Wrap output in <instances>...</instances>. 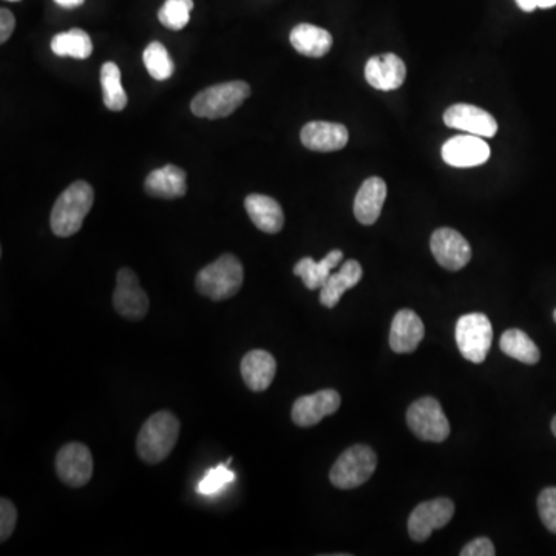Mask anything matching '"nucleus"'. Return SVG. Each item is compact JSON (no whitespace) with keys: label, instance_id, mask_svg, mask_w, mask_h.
Instances as JSON below:
<instances>
[{"label":"nucleus","instance_id":"obj_1","mask_svg":"<svg viewBox=\"0 0 556 556\" xmlns=\"http://www.w3.org/2000/svg\"><path fill=\"white\" fill-rule=\"evenodd\" d=\"M180 438V421L170 411H158L144 422L136 439V453L146 464L169 458Z\"/></svg>","mask_w":556,"mask_h":556},{"label":"nucleus","instance_id":"obj_2","mask_svg":"<svg viewBox=\"0 0 556 556\" xmlns=\"http://www.w3.org/2000/svg\"><path fill=\"white\" fill-rule=\"evenodd\" d=\"M95 201L93 187L87 181H75L72 186L59 195L53 211H51L50 226L53 234L67 238L81 231L85 217Z\"/></svg>","mask_w":556,"mask_h":556},{"label":"nucleus","instance_id":"obj_3","mask_svg":"<svg viewBox=\"0 0 556 556\" xmlns=\"http://www.w3.org/2000/svg\"><path fill=\"white\" fill-rule=\"evenodd\" d=\"M245 280L243 265L235 255L224 254L204 266L195 278V288L212 302H223L238 294Z\"/></svg>","mask_w":556,"mask_h":556},{"label":"nucleus","instance_id":"obj_4","mask_svg":"<svg viewBox=\"0 0 556 556\" xmlns=\"http://www.w3.org/2000/svg\"><path fill=\"white\" fill-rule=\"evenodd\" d=\"M249 96H251V85L248 82H223L201 90L190 102V110L198 118H228L243 106V102Z\"/></svg>","mask_w":556,"mask_h":556},{"label":"nucleus","instance_id":"obj_5","mask_svg":"<svg viewBox=\"0 0 556 556\" xmlns=\"http://www.w3.org/2000/svg\"><path fill=\"white\" fill-rule=\"evenodd\" d=\"M377 456L368 445H354L343 451L329 472L331 484L340 490H353L370 481L376 472Z\"/></svg>","mask_w":556,"mask_h":556},{"label":"nucleus","instance_id":"obj_6","mask_svg":"<svg viewBox=\"0 0 556 556\" xmlns=\"http://www.w3.org/2000/svg\"><path fill=\"white\" fill-rule=\"evenodd\" d=\"M492 340V323L489 317L481 312L465 314L456 323V343L468 362H484L492 346Z\"/></svg>","mask_w":556,"mask_h":556},{"label":"nucleus","instance_id":"obj_7","mask_svg":"<svg viewBox=\"0 0 556 556\" xmlns=\"http://www.w3.org/2000/svg\"><path fill=\"white\" fill-rule=\"evenodd\" d=\"M407 422L417 438L428 442H444L450 436V422L433 397H422L407 411Z\"/></svg>","mask_w":556,"mask_h":556},{"label":"nucleus","instance_id":"obj_8","mask_svg":"<svg viewBox=\"0 0 556 556\" xmlns=\"http://www.w3.org/2000/svg\"><path fill=\"white\" fill-rule=\"evenodd\" d=\"M453 515H455V504L448 498L422 502L408 519V533L411 540L417 543L427 541L434 530L447 526Z\"/></svg>","mask_w":556,"mask_h":556},{"label":"nucleus","instance_id":"obj_9","mask_svg":"<svg viewBox=\"0 0 556 556\" xmlns=\"http://www.w3.org/2000/svg\"><path fill=\"white\" fill-rule=\"evenodd\" d=\"M149 297L139 286L138 277L130 268L119 269L113 292V308L127 320H143L149 311Z\"/></svg>","mask_w":556,"mask_h":556},{"label":"nucleus","instance_id":"obj_10","mask_svg":"<svg viewBox=\"0 0 556 556\" xmlns=\"http://www.w3.org/2000/svg\"><path fill=\"white\" fill-rule=\"evenodd\" d=\"M56 473L68 487L79 489L89 484L93 476V456L87 445L70 442L56 456Z\"/></svg>","mask_w":556,"mask_h":556},{"label":"nucleus","instance_id":"obj_11","mask_svg":"<svg viewBox=\"0 0 556 556\" xmlns=\"http://www.w3.org/2000/svg\"><path fill=\"white\" fill-rule=\"evenodd\" d=\"M430 246L436 262L448 271H459L472 260V248L455 229L441 228L434 231Z\"/></svg>","mask_w":556,"mask_h":556},{"label":"nucleus","instance_id":"obj_12","mask_svg":"<svg viewBox=\"0 0 556 556\" xmlns=\"http://www.w3.org/2000/svg\"><path fill=\"white\" fill-rule=\"evenodd\" d=\"M340 404L342 397L336 390H320L309 396L299 397L292 407V421L299 427H314L323 417L336 413Z\"/></svg>","mask_w":556,"mask_h":556},{"label":"nucleus","instance_id":"obj_13","mask_svg":"<svg viewBox=\"0 0 556 556\" xmlns=\"http://www.w3.org/2000/svg\"><path fill=\"white\" fill-rule=\"evenodd\" d=\"M489 144L481 136H455L442 146V160L451 167H476L489 161Z\"/></svg>","mask_w":556,"mask_h":556},{"label":"nucleus","instance_id":"obj_14","mask_svg":"<svg viewBox=\"0 0 556 556\" xmlns=\"http://www.w3.org/2000/svg\"><path fill=\"white\" fill-rule=\"evenodd\" d=\"M445 126L464 130L470 135L493 138L498 132V123L489 112L470 104H455L444 113Z\"/></svg>","mask_w":556,"mask_h":556},{"label":"nucleus","instance_id":"obj_15","mask_svg":"<svg viewBox=\"0 0 556 556\" xmlns=\"http://www.w3.org/2000/svg\"><path fill=\"white\" fill-rule=\"evenodd\" d=\"M365 78L374 89L390 92L401 87L407 78L404 61L394 53L373 56L365 65Z\"/></svg>","mask_w":556,"mask_h":556},{"label":"nucleus","instance_id":"obj_16","mask_svg":"<svg viewBox=\"0 0 556 556\" xmlns=\"http://www.w3.org/2000/svg\"><path fill=\"white\" fill-rule=\"evenodd\" d=\"M303 146L312 152H336L348 144L350 133L342 124L312 121L300 132Z\"/></svg>","mask_w":556,"mask_h":556},{"label":"nucleus","instance_id":"obj_17","mask_svg":"<svg viewBox=\"0 0 556 556\" xmlns=\"http://www.w3.org/2000/svg\"><path fill=\"white\" fill-rule=\"evenodd\" d=\"M424 336V323L416 312L411 309L397 312L390 329V346L394 353H413L421 345Z\"/></svg>","mask_w":556,"mask_h":556},{"label":"nucleus","instance_id":"obj_18","mask_svg":"<svg viewBox=\"0 0 556 556\" xmlns=\"http://www.w3.org/2000/svg\"><path fill=\"white\" fill-rule=\"evenodd\" d=\"M240 371L249 390L262 393L271 387L277 373V362L268 351L252 350L241 359Z\"/></svg>","mask_w":556,"mask_h":556},{"label":"nucleus","instance_id":"obj_19","mask_svg":"<svg viewBox=\"0 0 556 556\" xmlns=\"http://www.w3.org/2000/svg\"><path fill=\"white\" fill-rule=\"evenodd\" d=\"M144 190L150 197L163 198V200L184 197L187 192L186 172L173 164H166L147 175Z\"/></svg>","mask_w":556,"mask_h":556},{"label":"nucleus","instance_id":"obj_20","mask_svg":"<svg viewBox=\"0 0 556 556\" xmlns=\"http://www.w3.org/2000/svg\"><path fill=\"white\" fill-rule=\"evenodd\" d=\"M387 200V183L382 178L371 177L363 181L354 200V215L359 223L371 226L379 220Z\"/></svg>","mask_w":556,"mask_h":556},{"label":"nucleus","instance_id":"obj_21","mask_svg":"<svg viewBox=\"0 0 556 556\" xmlns=\"http://www.w3.org/2000/svg\"><path fill=\"white\" fill-rule=\"evenodd\" d=\"M246 212L252 223L266 234H278L285 224V214L278 201L268 195L252 194L245 200Z\"/></svg>","mask_w":556,"mask_h":556},{"label":"nucleus","instance_id":"obj_22","mask_svg":"<svg viewBox=\"0 0 556 556\" xmlns=\"http://www.w3.org/2000/svg\"><path fill=\"white\" fill-rule=\"evenodd\" d=\"M292 47L308 58H323L333 47V36L325 28L300 24L289 34Z\"/></svg>","mask_w":556,"mask_h":556},{"label":"nucleus","instance_id":"obj_23","mask_svg":"<svg viewBox=\"0 0 556 556\" xmlns=\"http://www.w3.org/2000/svg\"><path fill=\"white\" fill-rule=\"evenodd\" d=\"M363 269L356 260H348L336 274L329 275L320 288V303L325 308H334L348 289L354 288L362 280Z\"/></svg>","mask_w":556,"mask_h":556},{"label":"nucleus","instance_id":"obj_24","mask_svg":"<svg viewBox=\"0 0 556 556\" xmlns=\"http://www.w3.org/2000/svg\"><path fill=\"white\" fill-rule=\"evenodd\" d=\"M343 252L339 249L329 252L323 260L316 262L314 258L305 257L294 266V274L302 278L303 285L309 291L322 288L328 280L331 271L342 263Z\"/></svg>","mask_w":556,"mask_h":556},{"label":"nucleus","instance_id":"obj_25","mask_svg":"<svg viewBox=\"0 0 556 556\" xmlns=\"http://www.w3.org/2000/svg\"><path fill=\"white\" fill-rule=\"evenodd\" d=\"M51 50L59 58L87 59L92 56L93 42L89 33L81 28H73L56 34L51 41Z\"/></svg>","mask_w":556,"mask_h":556},{"label":"nucleus","instance_id":"obj_26","mask_svg":"<svg viewBox=\"0 0 556 556\" xmlns=\"http://www.w3.org/2000/svg\"><path fill=\"white\" fill-rule=\"evenodd\" d=\"M499 348L502 353L519 360V362L526 363V365H535L541 359L540 348L521 329H509L502 334Z\"/></svg>","mask_w":556,"mask_h":556},{"label":"nucleus","instance_id":"obj_27","mask_svg":"<svg viewBox=\"0 0 556 556\" xmlns=\"http://www.w3.org/2000/svg\"><path fill=\"white\" fill-rule=\"evenodd\" d=\"M101 85L107 109L112 112H121L126 109L129 98H127L126 90L121 82V70L115 62H106L102 65Z\"/></svg>","mask_w":556,"mask_h":556},{"label":"nucleus","instance_id":"obj_28","mask_svg":"<svg viewBox=\"0 0 556 556\" xmlns=\"http://www.w3.org/2000/svg\"><path fill=\"white\" fill-rule=\"evenodd\" d=\"M144 65L147 72L155 81H167L175 72V64L170 58L169 51L161 42H150L143 53Z\"/></svg>","mask_w":556,"mask_h":556},{"label":"nucleus","instance_id":"obj_29","mask_svg":"<svg viewBox=\"0 0 556 556\" xmlns=\"http://www.w3.org/2000/svg\"><path fill=\"white\" fill-rule=\"evenodd\" d=\"M194 0H166L158 11V19L169 30L180 31L189 24Z\"/></svg>","mask_w":556,"mask_h":556},{"label":"nucleus","instance_id":"obj_30","mask_svg":"<svg viewBox=\"0 0 556 556\" xmlns=\"http://www.w3.org/2000/svg\"><path fill=\"white\" fill-rule=\"evenodd\" d=\"M235 475L229 470L228 465H217V467L209 468L204 478L198 484V493L201 495H215L220 492L223 487L234 481Z\"/></svg>","mask_w":556,"mask_h":556},{"label":"nucleus","instance_id":"obj_31","mask_svg":"<svg viewBox=\"0 0 556 556\" xmlns=\"http://www.w3.org/2000/svg\"><path fill=\"white\" fill-rule=\"evenodd\" d=\"M538 512L544 526L556 535V487H549L541 492L538 498Z\"/></svg>","mask_w":556,"mask_h":556},{"label":"nucleus","instance_id":"obj_32","mask_svg":"<svg viewBox=\"0 0 556 556\" xmlns=\"http://www.w3.org/2000/svg\"><path fill=\"white\" fill-rule=\"evenodd\" d=\"M17 523V510L10 499L2 498L0 501V541H5L13 535Z\"/></svg>","mask_w":556,"mask_h":556},{"label":"nucleus","instance_id":"obj_33","mask_svg":"<svg viewBox=\"0 0 556 556\" xmlns=\"http://www.w3.org/2000/svg\"><path fill=\"white\" fill-rule=\"evenodd\" d=\"M495 546L489 538H476L461 550V556H495Z\"/></svg>","mask_w":556,"mask_h":556},{"label":"nucleus","instance_id":"obj_34","mask_svg":"<svg viewBox=\"0 0 556 556\" xmlns=\"http://www.w3.org/2000/svg\"><path fill=\"white\" fill-rule=\"evenodd\" d=\"M14 27H16V19L13 13L7 8L0 10V44H5L13 34Z\"/></svg>","mask_w":556,"mask_h":556},{"label":"nucleus","instance_id":"obj_35","mask_svg":"<svg viewBox=\"0 0 556 556\" xmlns=\"http://www.w3.org/2000/svg\"><path fill=\"white\" fill-rule=\"evenodd\" d=\"M59 7L67 8V10H73V8L81 7L84 5L85 0H55Z\"/></svg>","mask_w":556,"mask_h":556},{"label":"nucleus","instance_id":"obj_36","mask_svg":"<svg viewBox=\"0 0 556 556\" xmlns=\"http://www.w3.org/2000/svg\"><path fill=\"white\" fill-rule=\"evenodd\" d=\"M516 4H518V7L521 8V10L527 11V13H530V11L538 8L536 0H516Z\"/></svg>","mask_w":556,"mask_h":556},{"label":"nucleus","instance_id":"obj_37","mask_svg":"<svg viewBox=\"0 0 556 556\" xmlns=\"http://www.w3.org/2000/svg\"><path fill=\"white\" fill-rule=\"evenodd\" d=\"M536 5L540 8H552L556 5V0H536Z\"/></svg>","mask_w":556,"mask_h":556},{"label":"nucleus","instance_id":"obj_38","mask_svg":"<svg viewBox=\"0 0 556 556\" xmlns=\"http://www.w3.org/2000/svg\"><path fill=\"white\" fill-rule=\"evenodd\" d=\"M552 431H553V434H555V438H556V416L553 417V421H552Z\"/></svg>","mask_w":556,"mask_h":556},{"label":"nucleus","instance_id":"obj_39","mask_svg":"<svg viewBox=\"0 0 556 556\" xmlns=\"http://www.w3.org/2000/svg\"><path fill=\"white\" fill-rule=\"evenodd\" d=\"M553 319H555V322H556V309H555V312H553Z\"/></svg>","mask_w":556,"mask_h":556},{"label":"nucleus","instance_id":"obj_40","mask_svg":"<svg viewBox=\"0 0 556 556\" xmlns=\"http://www.w3.org/2000/svg\"><path fill=\"white\" fill-rule=\"evenodd\" d=\"M8 2H19V0H8Z\"/></svg>","mask_w":556,"mask_h":556}]
</instances>
